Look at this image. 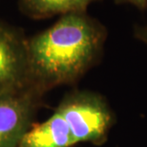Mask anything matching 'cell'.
Returning a JSON list of instances; mask_svg holds the SVG:
<instances>
[{
    "mask_svg": "<svg viewBox=\"0 0 147 147\" xmlns=\"http://www.w3.org/2000/svg\"><path fill=\"white\" fill-rule=\"evenodd\" d=\"M107 37L106 27L87 12L59 16L48 29L27 37L30 84L45 94L77 83L99 64Z\"/></svg>",
    "mask_w": 147,
    "mask_h": 147,
    "instance_id": "cell-1",
    "label": "cell"
},
{
    "mask_svg": "<svg viewBox=\"0 0 147 147\" xmlns=\"http://www.w3.org/2000/svg\"><path fill=\"white\" fill-rule=\"evenodd\" d=\"M55 111L66 121L77 143L102 145L115 123L104 97L89 90H74L63 97Z\"/></svg>",
    "mask_w": 147,
    "mask_h": 147,
    "instance_id": "cell-2",
    "label": "cell"
},
{
    "mask_svg": "<svg viewBox=\"0 0 147 147\" xmlns=\"http://www.w3.org/2000/svg\"><path fill=\"white\" fill-rule=\"evenodd\" d=\"M42 92L33 86L0 96V147H18L33 126Z\"/></svg>",
    "mask_w": 147,
    "mask_h": 147,
    "instance_id": "cell-3",
    "label": "cell"
},
{
    "mask_svg": "<svg viewBox=\"0 0 147 147\" xmlns=\"http://www.w3.org/2000/svg\"><path fill=\"white\" fill-rule=\"evenodd\" d=\"M26 43L22 30L0 19V96L31 86Z\"/></svg>",
    "mask_w": 147,
    "mask_h": 147,
    "instance_id": "cell-4",
    "label": "cell"
},
{
    "mask_svg": "<svg viewBox=\"0 0 147 147\" xmlns=\"http://www.w3.org/2000/svg\"><path fill=\"white\" fill-rule=\"evenodd\" d=\"M76 144L66 121L55 111L45 121L34 123L18 147H73Z\"/></svg>",
    "mask_w": 147,
    "mask_h": 147,
    "instance_id": "cell-5",
    "label": "cell"
},
{
    "mask_svg": "<svg viewBox=\"0 0 147 147\" xmlns=\"http://www.w3.org/2000/svg\"><path fill=\"white\" fill-rule=\"evenodd\" d=\"M101 0H18L23 14L32 19H45L55 15L87 12L92 3Z\"/></svg>",
    "mask_w": 147,
    "mask_h": 147,
    "instance_id": "cell-6",
    "label": "cell"
},
{
    "mask_svg": "<svg viewBox=\"0 0 147 147\" xmlns=\"http://www.w3.org/2000/svg\"><path fill=\"white\" fill-rule=\"evenodd\" d=\"M133 33L136 39L147 46V22L143 25H136Z\"/></svg>",
    "mask_w": 147,
    "mask_h": 147,
    "instance_id": "cell-7",
    "label": "cell"
},
{
    "mask_svg": "<svg viewBox=\"0 0 147 147\" xmlns=\"http://www.w3.org/2000/svg\"><path fill=\"white\" fill-rule=\"evenodd\" d=\"M116 5H131L139 11L147 10V0H114Z\"/></svg>",
    "mask_w": 147,
    "mask_h": 147,
    "instance_id": "cell-8",
    "label": "cell"
}]
</instances>
